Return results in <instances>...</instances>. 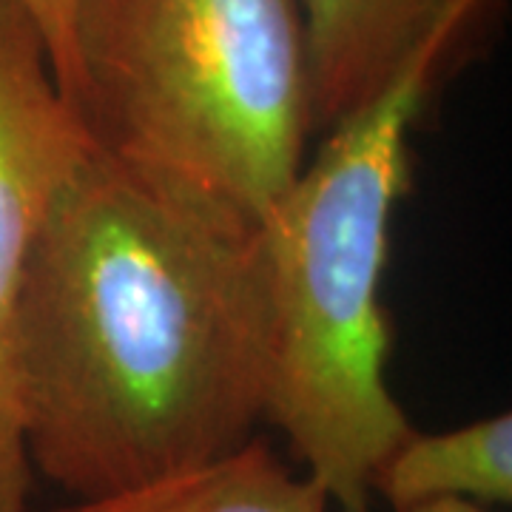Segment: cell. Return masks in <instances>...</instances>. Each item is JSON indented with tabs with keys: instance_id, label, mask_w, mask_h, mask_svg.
Returning a JSON list of instances; mask_svg holds the SVG:
<instances>
[{
	"instance_id": "5b68a950",
	"label": "cell",
	"mask_w": 512,
	"mask_h": 512,
	"mask_svg": "<svg viewBox=\"0 0 512 512\" xmlns=\"http://www.w3.org/2000/svg\"><path fill=\"white\" fill-rule=\"evenodd\" d=\"M484 0H299L313 134H330L370 109L421 49L461 32Z\"/></svg>"
},
{
	"instance_id": "52a82bcc",
	"label": "cell",
	"mask_w": 512,
	"mask_h": 512,
	"mask_svg": "<svg viewBox=\"0 0 512 512\" xmlns=\"http://www.w3.org/2000/svg\"><path fill=\"white\" fill-rule=\"evenodd\" d=\"M370 493L393 512L430 501L510 504L512 416L498 413L444 433L413 430L376 467Z\"/></svg>"
},
{
	"instance_id": "7a4b0ae2",
	"label": "cell",
	"mask_w": 512,
	"mask_h": 512,
	"mask_svg": "<svg viewBox=\"0 0 512 512\" xmlns=\"http://www.w3.org/2000/svg\"><path fill=\"white\" fill-rule=\"evenodd\" d=\"M461 32L433 37L362 114L325 134L262 222L265 421L339 512H373L370 478L413 424L387 387L379 302L390 220L410 191V126Z\"/></svg>"
},
{
	"instance_id": "3957f363",
	"label": "cell",
	"mask_w": 512,
	"mask_h": 512,
	"mask_svg": "<svg viewBox=\"0 0 512 512\" xmlns=\"http://www.w3.org/2000/svg\"><path fill=\"white\" fill-rule=\"evenodd\" d=\"M69 106L89 146L259 231L313 134L299 0H74Z\"/></svg>"
},
{
	"instance_id": "ba28073f",
	"label": "cell",
	"mask_w": 512,
	"mask_h": 512,
	"mask_svg": "<svg viewBox=\"0 0 512 512\" xmlns=\"http://www.w3.org/2000/svg\"><path fill=\"white\" fill-rule=\"evenodd\" d=\"M20 6L35 20L37 32L43 37L49 69L55 77L57 92L69 103L74 92V46H72V15L74 0H20ZM72 109V106H69Z\"/></svg>"
},
{
	"instance_id": "8992f818",
	"label": "cell",
	"mask_w": 512,
	"mask_h": 512,
	"mask_svg": "<svg viewBox=\"0 0 512 512\" xmlns=\"http://www.w3.org/2000/svg\"><path fill=\"white\" fill-rule=\"evenodd\" d=\"M57 512H330L328 493L308 473H293L265 439L228 456L126 493L69 501Z\"/></svg>"
},
{
	"instance_id": "277c9868",
	"label": "cell",
	"mask_w": 512,
	"mask_h": 512,
	"mask_svg": "<svg viewBox=\"0 0 512 512\" xmlns=\"http://www.w3.org/2000/svg\"><path fill=\"white\" fill-rule=\"evenodd\" d=\"M86 148L35 20L20 0H0V512H29L35 478L15 379L23 271L52 197Z\"/></svg>"
},
{
	"instance_id": "9c48e42d",
	"label": "cell",
	"mask_w": 512,
	"mask_h": 512,
	"mask_svg": "<svg viewBox=\"0 0 512 512\" xmlns=\"http://www.w3.org/2000/svg\"><path fill=\"white\" fill-rule=\"evenodd\" d=\"M404 512H490L487 507H478V504H470V501H430V504H421V507H413V510Z\"/></svg>"
},
{
	"instance_id": "6da1fadb",
	"label": "cell",
	"mask_w": 512,
	"mask_h": 512,
	"mask_svg": "<svg viewBox=\"0 0 512 512\" xmlns=\"http://www.w3.org/2000/svg\"><path fill=\"white\" fill-rule=\"evenodd\" d=\"M256 234L86 148L40 222L15 313L32 473L94 501L254 439L268 362Z\"/></svg>"
}]
</instances>
